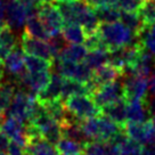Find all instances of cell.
I'll return each instance as SVG.
<instances>
[{"mask_svg":"<svg viewBox=\"0 0 155 155\" xmlns=\"http://www.w3.org/2000/svg\"><path fill=\"white\" fill-rule=\"evenodd\" d=\"M55 5L63 16L65 24L81 25L87 34L98 30L101 22L97 18L94 8L83 0H56Z\"/></svg>","mask_w":155,"mask_h":155,"instance_id":"1","label":"cell"},{"mask_svg":"<svg viewBox=\"0 0 155 155\" xmlns=\"http://www.w3.org/2000/svg\"><path fill=\"white\" fill-rule=\"evenodd\" d=\"M98 32L102 37L104 44L106 45L108 53L116 49L126 47L135 41L136 37L122 22H112V23H99Z\"/></svg>","mask_w":155,"mask_h":155,"instance_id":"2","label":"cell"},{"mask_svg":"<svg viewBox=\"0 0 155 155\" xmlns=\"http://www.w3.org/2000/svg\"><path fill=\"white\" fill-rule=\"evenodd\" d=\"M63 103L66 111L79 120H86L102 115V108L97 105L90 95L71 96Z\"/></svg>","mask_w":155,"mask_h":155,"instance_id":"3","label":"cell"},{"mask_svg":"<svg viewBox=\"0 0 155 155\" xmlns=\"http://www.w3.org/2000/svg\"><path fill=\"white\" fill-rule=\"evenodd\" d=\"M38 16L50 37L62 33L65 22L57 6L54 2H42L38 7Z\"/></svg>","mask_w":155,"mask_h":155,"instance_id":"4","label":"cell"},{"mask_svg":"<svg viewBox=\"0 0 155 155\" xmlns=\"http://www.w3.org/2000/svg\"><path fill=\"white\" fill-rule=\"evenodd\" d=\"M123 80V98L127 102L143 101L147 98L148 81L147 78L139 75H124Z\"/></svg>","mask_w":155,"mask_h":155,"instance_id":"5","label":"cell"},{"mask_svg":"<svg viewBox=\"0 0 155 155\" xmlns=\"http://www.w3.org/2000/svg\"><path fill=\"white\" fill-rule=\"evenodd\" d=\"M21 47L26 55L37 56V57L44 58L46 61H49L51 63H55V57L50 50L49 44H46L44 40L33 38L24 32L21 38Z\"/></svg>","mask_w":155,"mask_h":155,"instance_id":"6","label":"cell"},{"mask_svg":"<svg viewBox=\"0 0 155 155\" xmlns=\"http://www.w3.org/2000/svg\"><path fill=\"white\" fill-rule=\"evenodd\" d=\"M96 104L102 108L105 105L123 98V81L116 80L99 87L91 95Z\"/></svg>","mask_w":155,"mask_h":155,"instance_id":"7","label":"cell"},{"mask_svg":"<svg viewBox=\"0 0 155 155\" xmlns=\"http://www.w3.org/2000/svg\"><path fill=\"white\" fill-rule=\"evenodd\" d=\"M6 23L12 29H21L29 17V10L16 0H7L5 2Z\"/></svg>","mask_w":155,"mask_h":155,"instance_id":"8","label":"cell"},{"mask_svg":"<svg viewBox=\"0 0 155 155\" xmlns=\"http://www.w3.org/2000/svg\"><path fill=\"white\" fill-rule=\"evenodd\" d=\"M0 130L2 131L9 139L18 143L24 147L26 146V143H28L26 123L8 115V117H6V120L2 121Z\"/></svg>","mask_w":155,"mask_h":155,"instance_id":"9","label":"cell"},{"mask_svg":"<svg viewBox=\"0 0 155 155\" xmlns=\"http://www.w3.org/2000/svg\"><path fill=\"white\" fill-rule=\"evenodd\" d=\"M25 153L26 155H59L56 147L40 135L28 136Z\"/></svg>","mask_w":155,"mask_h":155,"instance_id":"10","label":"cell"},{"mask_svg":"<svg viewBox=\"0 0 155 155\" xmlns=\"http://www.w3.org/2000/svg\"><path fill=\"white\" fill-rule=\"evenodd\" d=\"M102 115L111 119L112 121H114L123 128L128 122L127 120V101L124 98H121L116 102L103 106Z\"/></svg>","mask_w":155,"mask_h":155,"instance_id":"11","label":"cell"},{"mask_svg":"<svg viewBox=\"0 0 155 155\" xmlns=\"http://www.w3.org/2000/svg\"><path fill=\"white\" fill-rule=\"evenodd\" d=\"M62 86H63V78L58 73L51 74V79H50L48 86L39 94H37V101L39 103H46L50 102V101L61 99Z\"/></svg>","mask_w":155,"mask_h":155,"instance_id":"12","label":"cell"},{"mask_svg":"<svg viewBox=\"0 0 155 155\" xmlns=\"http://www.w3.org/2000/svg\"><path fill=\"white\" fill-rule=\"evenodd\" d=\"M150 119L146 99L127 102V120L128 122H146Z\"/></svg>","mask_w":155,"mask_h":155,"instance_id":"13","label":"cell"},{"mask_svg":"<svg viewBox=\"0 0 155 155\" xmlns=\"http://www.w3.org/2000/svg\"><path fill=\"white\" fill-rule=\"evenodd\" d=\"M5 68L14 77L25 72L26 68L24 65V51L18 47L13 49L5 58Z\"/></svg>","mask_w":155,"mask_h":155,"instance_id":"14","label":"cell"},{"mask_svg":"<svg viewBox=\"0 0 155 155\" xmlns=\"http://www.w3.org/2000/svg\"><path fill=\"white\" fill-rule=\"evenodd\" d=\"M25 33L30 34L31 37L40 40H48L51 38L50 34L48 33V31L46 30V28L44 26V24L41 23V21L39 18L38 13H34V14L29 15V17L25 22Z\"/></svg>","mask_w":155,"mask_h":155,"instance_id":"15","label":"cell"},{"mask_svg":"<svg viewBox=\"0 0 155 155\" xmlns=\"http://www.w3.org/2000/svg\"><path fill=\"white\" fill-rule=\"evenodd\" d=\"M88 50L86 46L81 45H71L59 53L57 56L58 61H68L73 63H82L88 55Z\"/></svg>","mask_w":155,"mask_h":155,"instance_id":"16","label":"cell"},{"mask_svg":"<svg viewBox=\"0 0 155 155\" xmlns=\"http://www.w3.org/2000/svg\"><path fill=\"white\" fill-rule=\"evenodd\" d=\"M123 24L127 28H129L130 31L134 33L136 38L138 39L143 33V31L146 29L143 21H141L140 16L138 14V12H126V10H121V18H120Z\"/></svg>","mask_w":155,"mask_h":155,"instance_id":"17","label":"cell"},{"mask_svg":"<svg viewBox=\"0 0 155 155\" xmlns=\"http://www.w3.org/2000/svg\"><path fill=\"white\" fill-rule=\"evenodd\" d=\"M62 35L66 42L71 45L84 44L88 34L81 25L78 24H65L62 30Z\"/></svg>","mask_w":155,"mask_h":155,"instance_id":"18","label":"cell"},{"mask_svg":"<svg viewBox=\"0 0 155 155\" xmlns=\"http://www.w3.org/2000/svg\"><path fill=\"white\" fill-rule=\"evenodd\" d=\"M75 95H90V92H89L87 86L84 83L79 82V81L73 80V79H64L63 78L61 99L64 102L68 97L75 96Z\"/></svg>","mask_w":155,"mask_h":155,"instance_id":"19","label":"cell"},{"mask_svg":"<svg viewBox=\"0 0 155 155\" xmlns=\"http://www.w3.org/2000/svg\"><path fill=\"white\" fill-rule=\"evenodd\" d=\"M15 95V83L10 81H0V117H5L9 110Z\"/></svg>","mask_w":155,"mask_h":155,"instance_id":"20","label":"cell"},{"mask_svg":"<svg viewBox=\"0 0 155 155\" xmlns=\"http://www.w3.org/2000/svg\"><path fill=\"white\" fill-rule=\"evenodd\" d=\"M94 10L101 23L117 22L121 18V9L117 6H101L94 8Z\"/></svg>","mask_w":155,"mask_h":155,"instance_id":"21","label":"cell"},{"mask_svg":"<svg viewBox=\"0 0 155 155\" xmlns=\"http://www.w3.org/2000/svg\"><path fill=\"white\" fill-rule=\"evenodd\" d=\"M24 65L28 72L33 73L40 71H50L54 66V63L46 61L44 58L24 54Z\"/></svg>","mask_w":155,"mask_h":155,"instance_id":"22","label":"cell"},{"mask_svg":"<svg viewBox=\"0 0 155 155\" xmlns=\"http://www.w3.org/2000/svg\"><path fill=\"white\" fill-rule=\"evenodd\" d=\"M59 155H81L83 154V147L84 144L74 141L71 139L62 138L55 145Z\"/></svg>","mask_w":155,"mask_h":155,"instance_id":"23","label":"cell"},{"mask_svg":"<svg viewBox=\"0 0 155 155\" xmlns=\"http://www.w3.org/2000/svg\"><path fill=\"white\" fill-rule=\"evenodd\" d=\"M108 58H110V53L107 50H92L87 55L86 59L83 61V63L88 65L92 71H95L101 66H104L108 64Z\"/></svg>","mask_w":155,"mask_h":155,"instance_id":"24","label":"cell"},{"mask_svg":"<svg viewBox=\"0 0 155 155\" xmlns=\"http://www.w3.org/2000/svg\"><path fill=\"white\" fill-rule=\"evenodd\" d=\"M0 44L8 53H10L16 47H18L16 35L13 32V29L7 23L0 26Z\"/></svg>","mask_w":155,"mask_h":155,"instance_id":"25","label":"cell"},{"mask_svg":"<svg viewBox=\"0 0 155 155\" xmlns=\"http://www.w3.org/2000/svg\"><path fill=\"white\" fill-rule=\"evenodd\" d=\"M145 28L152 26L155 24V1L154 0H146L138 10Z\"/></svg>","mask_w":155,"mask_h":155,"instance_id":"26","label":"cell"},{"mask_svg":"<svg viewBox=\"0 0 155 155\" xmlns=\"http://www.w3.org/2000/svg\"><path fill=\"white\" fill-rule=\"evenodd\" d=\"M138 39L140 40L144 48L155 56V24L146 28Z\"/></svg>","mask_w":155,"mask_h":155,"instance_id":"27","label":"cell"},{"mask_svg":"<svg viewBox=\"0 0 155 155\" xmlns=\"http://www.w3.org/2000/svg\"><path fill=\"white\" fill-rule=\"evenodd\" d=\"M84 46H86V48H87L89 51L99 50V49L107 50L106 45L104 44V41H103V39H102V37H101L99 32H98V30H97L96 32H92V33L88 34L87 39H86V41H84ZM107 51H108V50H107Z\"/></svg>","mask_w":155,"mask_h":155,"instance_id":"28","label":"cell"},{"mask_svg":"<svg viewBox=\"0 0 155 155\" xmlns=\"http://www.w3.org/2000/svg\"><path fill=\"white\" fill-rule=\"evenodd\" d=\"M83 155H108L106 144L102 141H87L84 143Z\"/></svg>","mask_w":155,"mask_h":155,"instance_id":"29","label":"cell"},{"mask_svg":"<svg viewBox=\"0 0 155 155\" xmlns=\"http://www.w3.org/2000/svg\"><path fill=\"white\" fill-rule=\"evenodd\" d=\"M146 0H117V6L121 10L138 12Z\"/></svg>","mask_w":155,"mask_h":155,"instance_id":"30","label":"cell"},{"mask_svg":"<svg viewBox=\"0 0 155 155\" xmlns=\"http://www.w3.org/2000/svg\"><path fill=\"white\" fill-rule=\"evenodd\" d=\"M16 1H18L19 4H22L26 9L29 10V15L38 13V7L42 4L40 0H16Z\"/></svg>","mask_w":155,"mask_h":155,"instance_id":"31","label":"cell"},{"mask_svg":"<svg viewBox=\"0 0 155 155\" xmlns=\"http://www.w3.org/2000/svg\"><path fill=\"white\" fill-rule=\"evenodd\" d=\"M9 145V138L0 130V152H7Z\"/></svg>","mask_w":155,"mask_h":155,"instance_id":"32","label":"cell"},{"mask_svg":"<svg viewBox=\"0 0 155 155\" xmlns=\"http://www.w3.org/2000/svg\"><path fill=\"white\" fill-rule=\"evenodd\" d=\"M6 12H5V4L0 0V26L6 24Z\"/></svg>","mask_w":155,"mask_h":155,"instance_id":"33","label":"cell"},{"mask_svg":"<svg viewBox=\"0 0 155 155\" xmlns=\"http://www.w3.org/2000/svg\"><path fill=\"white\" fill-rule=\"evenodd\" d=\"M148 90L150 95L155 97V74H153L148 80Z\"/></svg>","mask_w":155,"mask_h":155,"instance_id":"34","label":"cell"},{"mask_svg":"<svg viewBox=\"0 0 155 155\" xmlns=\"http://www.w3.org/2000/svg\"><path fill=\"white\" fill-rule=\"evenodd\" d=\"M141 155H155V146H145Z\"/></svg>","mask_w":155,"mask_h":155,"instance_id":"35","label":"cell"},{"mask_svg":"<svg viewBox=\"0 0 155 155\" xmlns=\"http://www.w3.org/2000/svg\"><path fill=\"white\" fill-rule=\"evenodd\" d=\"M8 54H9V53H8V51H7V50H6V49L4 48L2 46H1V44H0V58H2V59H5L6 56H7Z\"/></svg>","mask_w":155,"mask_h":155,"instance_id":"36","label":"cell"},{"mask_svg":"<svg viewBox=\"0 0 155 155\" xmlns=\"http://www.w3.org/2000/svg\"><path fill=\"white\" fill-rule=\"evenodd\" d=\"M5 68V63H4V59L2 58H0V70H4Z\"/></svg>","mask_w":155,"mask_h":155,"instance_id":"37","label":"cell"},{"mask_svg":"<svg viewBox=\"0 0 155 155\" xmlns=\"http://www.w3.org/2000/svg\"><path fill=\"white\" fill-rule=\"evenodd\" d=\"M150 119H152V121H153V123H154V126H155V112L153 113V114H152Z\"/></svg>","mask_w":155,"mask_h":155,"instance_id":"38","label":"cell"},{"mask_svg":"<svg viewBox=\"0 0 155 155\" xmlns=\"http://www.w3.org/2000/svg\"><path fill=\"white\" fill-rule=\"evenodd\" d=\"M2 78H4V70H0V81L2 80Z\"/></svg>","mask_w":155,"mask_h":155,"instance_id":"39","label":"cell"},{"mask_svg":"<svg viewBox=\"0 0 155 155\" xmlns=\"http://www.w3.org/2000/svg\"><path fill=\"white\" fill-rule=\"evenodd\" d=\"M41 2H55L56 0H40Z\"/></svg>","mask_w":155,"mask_h":155,"instance_id":"40","label":"cell"},{"mask_svg":"<svg viewBox=\"0 0 155 155\" xmlns=\"http://www.w3.org/2000/svg\"><path fill=\"white\" fill-rule=\"evenodd\" d=\"M0 155H6L5 152H0Z\"/></svg>","mask_w":155,"mask_h":155,"instance_id":"41","label":"cell"},{"mask_svg":"<svg viewBox=\"0 0 155 155\" xmlns=\"http://www.w3.org/2000/svg\"><path fill=\"white\" fill-rule=\"evenodd\" d=\"M154 1H155V0H154Z\"/></svg>","mask_w":155,"mask_h":155,"instance_id":"42","label":"cell"}]
</instances>
